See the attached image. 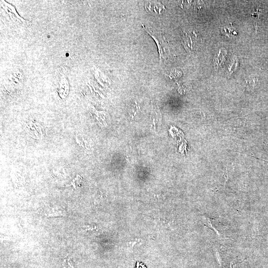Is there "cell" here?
Returning a JSON list of instances; mask_svg holds the SVG:
<instances>
[{"label": "cell", "mask_w": 268, "mask_h": 268, "mask_svg": "<svg viewBox=\"0 0 268 268\" xmlns=\"http://www.w3.org/2000/svg\"><path fill=\"white\" fill-rule=\"evenodd\" d=\"M215 252H216V258L219 262V266L220 267H221V258H220V257L219 256V253L217 252V250L216 249L215 250Z\"/></svg>", "instance_id": "3957f363"}, {"label": "cell", "mask_w": 268, "mask_h": 268, "mask_svg": "<svg viewBox=\"0 0 268 268\" xmlns=\"http://www.w3.org/2000/svg\"><path fill=\"white\" fill-rule=\"evenodd\" d=\"M145 30L153 38L157 44L160 60L165 59L169 54V48L165 37L159 32L154 30L150 27L143 25Z\"/></svg>", "instance_id": "6da1fadb"}, {"label": "cell", "mask_w": 268, "mask_h": 268, "mask_svg": "<svg viewBox=\"0 0 268 268\" xmlns=\"http://www.w3.org/2000/svg\"><path fill=\"white\" fill-rule=\"evenodd\" d=\"M85 228H86L85 229L86 230H92L96 228V227H91L90 226L87 225L84 226Z\"/></svg>", "instance_id": "277c9868"}, {"label": "cell", "mask_w": 268, "mask_h": 268, "mask_svg": "<svg viewBox=\"0 0 268 268\" xmlns=\"http://www.w3.org/2000/svg\"><path fill=\"white\" fill-rule=\"evenodd\" d=\"M139 241H140V239H136L134 241L133 240V241L129 242L127 243V245L128 246H129L130 248H133L134 246V245H135L136 243L139 242Z\"/></svg>", "instance_id": "7a4b0ae2"}]
</instances>
